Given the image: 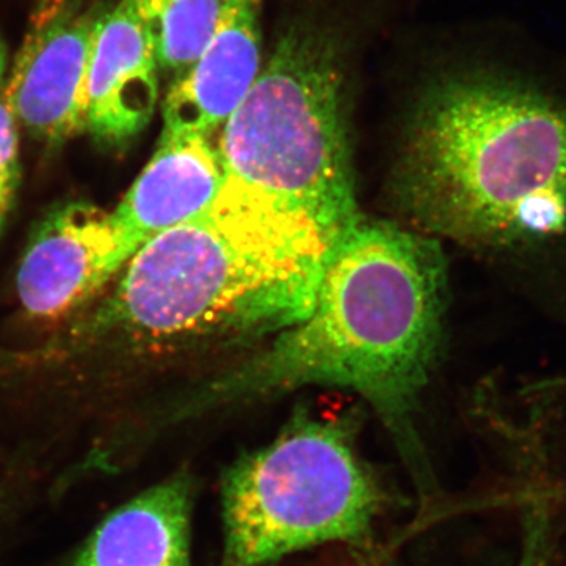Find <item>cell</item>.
I'll return each instance as SVG.
<instances>
[{
    "mask_svg": "<svg viewBox=\"0 0 566 566\" xmlns=\"http://www.w3.org/2000/svg\"><path fill=\"white\" fill-rule=\"evenodd\" d=\"M394 193L417 232L482 251L566 238V103L531 71L460 59L416 93Z\"/></svg>",
    "mask_w": 566,
    "mask_h": 566,
    "instance_id": "cell-1",
    "label": "cell"
},
{
    "mask_svg": "<svg viewBox=\"0 0 566 566\" xmlns=\"http://www.w3.org/2000/svg\"><path fill=\"white\" fill-rule=\"evenodd\" d=\"M446 297L439 241L363 214L331 244L311 314L203 386L192 405L205 412L300 387L352 390L385 422L424 491L415 416L441 348Z\"/></svg>",
    "mask_w": 566,
    "mask_h": 566,
    "instance_id": "cell-2",
    "label": "cell"
},
{
    "mask_svg": "<svg viewBox=\"0 0 566 566\" xmlns=\"http://www.w3.org/2000/svg\"><path fill=\"white\" fill-rule=\"evenodd\" d=\"M331 241L307 216L227 178L128 262L111 318L151 337H256L311 314Z\"/></svg>",
    "mask_w": 566,
    "mask_h": 566,
    "instance_id": "cell-3",
    "label": "cell"
},
{
    "mask_svg": "<svg viewBox=\"0 0 566 566\" xmlns=\"http://www.w3.org/2000/svg\"><path fill=\"white\" fill-rule=\"evenodd\" d=\"M352 52L338 25L293 18L218 151L227 178L307 216L334 243L363 216L349 142Z\"/></svg>",
    "mask_w": 566,
    "mask_h": 566,
    "instance_id": "cell-4",
    "label": "cell"
},
{
    "mask_svg": "<svg viewBox=\"0 0 566 566\" xmlns=\"http://www.w3.org/2000/svg\"><path fill=\"white\" fill-rule=\"evenodd\" d=\"M382 504L352 427L301 412L223 476L221 566H266L326 543L365 545Z\"/></svg>",
    "mask_w": 566,
    "mask_h": 566,
    "instance_id": "cell-5",
    "label": "cell"
},
{
    "mask_svg": "<svg viewBox=\"0 0 566 566\" xmlns=\"http://www.w3.org/2000/svg\"><path fill=\"white\" fill-rule=\"evenodd\" d=\"M139 251L115 212L62 205L41 221L22 256L18 294L39 318H55L99 292Z\"/></svg>",
    "mask_w": 566,
    "mask_h": 566,
    "instance_id": "cell-6",
    "label": "cell"
},
{
    "mask_svg": "<svg viewBox=\"0 0 566 566\" xmlns=\"http://www.w3.org/2000/svg\"><path fill=\"white\" fill-rule=\"evenodd\" d=\"M99 14L74 0H46L3 93L17 120L57 144L85 129V88Z\"/></svg>",
    "mask_w": 566,
    "mask_h": 566,
    "instance_id": "cell-7",
    "label": "cell"
},
{
    "mask_svg": "<svg viewBox=\"0 0 566 566\" xmlns=\"http://www.w3.org/2000/svg\"><path fill=\"white\" fill-rule=\"evenodd\" d=\"M263 6L264 0H222L202 57L167 92L163 136L210 137L229 120L263 69Z\"/></svg>",
    "mask_w": 566,
    "mask_h": 566,
    "instance_id": "cell-8",
    "label": "cell"
},
{
    "mask_svg": "<svg viewBox=\"0 0 566 566\" xmlns=\"http://www.w3.org/2000/svg\"><path fill=\"white\" fill-rule=\"evenodd\" d=\"M159 71L147 35L123 0L99 14L85 88V129L111 147L128 144L155 114Z\"/></svg>",
    "mask_w": 566,
    "mask_h": 566,
    "instance_id": "cell-9",
    "label": "cell"
},
{
    "mask_svg": "<svg viewBox=\"0 0 566 566\" xmlns=\"http://www.w3.org/2000/svg\"><path fill=\"white\" fill-rule=\"evenodd\" d=\"M226 180L210 137L161 136L151 161L114 212L140 249L208 207Z\"/></svg>",
    "mask_w": 566,
    "mask_h": 566,
    "instance_id": "cell-10",
    "label": "cell"
},
{
    "mask_svg": "<svg viewBox=\"0 0 566 566\" xmlns=\"http://www.w3.org/2000/svg\"><path fill=\"white\" fill-rule=\"evenodd\" d=\"M191 476H170L115 510L71 566H191Z\"/></svg>",
    "mask_w": 566,
    "mask_h": 566,
    "instance_id": "cell-11",
    "label": "cell"
},
{
    "mask_svg": "<svg viewBox=\"0 0 566 566\" xmlns=\"http://www.w3.org/2000/svg\"><path fill=\"white\" fill-rule=\"evenodd\" d=\"M147 35L159 70L180 74L202 57L222 0H123ZM175 76V77H177Z\"/></svg>",
    "mask_w": 566,
    "mask_h": 566,
    "instance_id": "cell-12",
    "label": "cell"
},
{
    "mask_svg": "<svg viewBox=\"0 0 566 566\" xmlns=\"http://www.w3.org/2000/svg\"><path fill=\"white\" fill-rule=\"evenodd\" d=\"M516 566H556L553 523L545 499H531L523 513V539Z\"/></svg>",
    "mask_w": 566,
    "mask_h": 566,
    "instance_id": "cell-13",
    "label": "cell"
},
{
    "mask_svg": "<svg viewBox=\"0 0 566 566\" xmlns=\"http://www.w3.org/2000/svg\"><path fill=\"white\" fill-rule=\"evenodd\" d=\"M18 178H20V161H18L17 117L7 103L6 96L0 95V227L9 214Z\"/></svg>",
    "mask_w": 566,
    "mask_h": 566,
    "instance_id": "cell-14",
    "label": "cell"
},
{
    "mask_svg": "<svg viewBox=\"0 0 566 566\" xmlns=\"http://www.w3.org/2000/svg\"><path fill=\"white\" fill-rule=\"evenodd\" d=\"M7 59H9V54H7V46L6 43H3V40L0 39V85H2L3 76H6Z\"/></svg>",
    "mask_w": 566,
    "mask_h": 566,
    "instance_id": "cell-15",
    "label": "cell"
}]
</instances>
